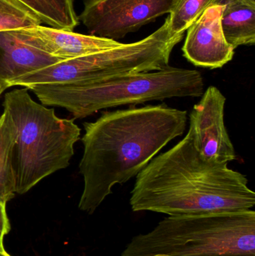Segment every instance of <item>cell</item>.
Masks as SVG:
<instances>
[{
  "label": "cell",
  "instance_id": "cell-1",
  "mask_svg": "<svg viewBox=\"0 0 255 256\" xmlns=\"http://www.w3.org/2000/svg\"><path fill=\"white\" fill-rule=\"evenodd\" d=\"M187 122V111L162 104L106 111L95 122L85 123L79 208L94 213L114 186L136 177L163 148L183 135Z\"/></svg>",
  "mask_w": 255,
  "mask_h": 256
},
{
  "label": "cell",
  "instance_id": "cell-2",
  "mask_svg": "<svg viewBox=\"0 0 255 256\" xmlns=\"http://www.w3.org/2000/svg\"><path fill=\"white\" fill-rule=\"evenodd\" d=\"M130 204L135 212L198 214L252 209L255 194L242 173L205 159L188 130L137 174Z\"/></svg>",
  "mask_w": 255,
  "mask_h": 256
},
{
  "label": "cell",
  "instance_id": "cell-3",
  "mask_svg": "<svg viewBox=\"0 0 255 256\" xmlns=\"http://www.w3.org/2000/svg\"><path fill=\"white\" fill-rule=\"evenodd\" d=\"M121 256H255V212L169 216L135 236Z\"/></svg>",
  "mask_w": 255,
  "mask_h": 256
},
{
  "label": "cell",
  "instance_id": "cell-4",
  "mask_svg": "<svg viewBox=\"0 0 255 256\" xmlns=\"http://www.w3.org/2000/svg\"><path fill=\"white\" fill-rule=\"evenodd\" d=\"M204 80L196 70L171 67L89 84L33 86L42 104L64 108L83 118L102 110L173 98L202 97Z\"/></svg>",
  "mask_w": 255,
  "mask_h": 256
},
{
  "label": "cell",
  "instance_id": "cell-5",
  "mask_svg": "<svg viewBox=\"0 0 255 256\" xmlns=\"http://www.w3.org/2000/svg\"><path fill=\"white\" fill-rule=\"evenodd\" d=\"M28 91L6 93L3 104L15 127L13 167L18 194L67 168L81 132L74 120L58 118L53 109L34 102Z\"/></svg>",
  "mask_w": 255,
  "mask_h": 256
},
{
  "label": "cell",
  "instance_id": "cell-6",
  "mask_svg": "<svg viewBox=\"0 0 255 256\" xmlns=\"http://www.w3.org/2000/svg\"><path fill=\"white\" fill-rule=\"evenodd\" d=\"M152 57L144 40L60 62L18 78L11 86L89 84L151 70Z\"/></svg>",
  "mask_w": 255,
  "mask_h": 256
},
{
  "label": "cell",
  "instance_id": "cell-7",
  "mask_svg": "<svg viewBox=\"0 0 255 256\" xmlns=\"http://www.w3.org/2000/svg\"><path fill=\"white\" fill-rule=\"evenodd\" d=\"M177 0H85L79 19L91 36L117 40L172 12Z\"/></svg>",
  "mask_w": 255,
  "mask_h": 256
},
{
  "label": "cell",
  "instance_id": "cell-8",
  "mask_svg": "<svg viewBox=\"0 0 255 256\" xmlns=\"http://www.w3.org/2000/svg\"><path fill=\"white\" fill-rule=\"evenodd\" d=\"M226 98L217 87L211 86L190 115V131L196 149L207 160L229 164L236 152L225 124Z\"/></svg>",
  "mask_w": 255,
  "mask_h": 256
},
{
  "label": "cell",
  "instance_id": "cell-9",
  "mask_svg": "<svg viewBox=\"0 0 255 256\" xmlns=\"http://www.w3.org/2000/svg\"><path fill=\"white\" fill-rule=\"evenodd\" d=\"M224 8L223 3L211 6L187 28L183 55L194 66L221 68L233 60L235 49L222 27Z\"/></svg>",
  "mask_w": 255,
  "mask_h": 256
},
{
  "label": "cell",
  "instance_id": "cell-10",
  "mask_svg": "<svg viewBox=\"0 0 255 256\" xmlns=\"http://www.w3.org/2000/svg\"><path fill=\"white\" fill-rule=\"evenodd\" d=\"M19 32L28 42L61 61L101 52L121 44L112 39L40 25Z\"/></svg>",
  "mask_w": 255,
  "mask_h": 256
},
{
  "label": "cell",
  "instance_id": "cell-11",
  "mask_svg": "<svg viewBox=\"0 0 255 256\" xmlns=\"http://www.w3.org/2000/svg\"><path fill=\"white\" fill-rule=\"evenodd\" d=\"M60 62L28 42L19 30L0 31V84L4 90L18 78Z\"/></svg>",
  "mask_w": 255,
  "mask_h": 256
},
{
  "label": "cell",
  "instance_id": "cell-12",
  "mask_svg": "<svg viewBox=\"0 0 255 256\" xmlns=\"http://www.w3.org/2000/svg\"><path fill=\"white\" fill-rule=\"evenodd\" d=\"M222 27L227 42L236 49L255 44V0H225Z\"/></svg>",
  "mask_w": 255,
  "mask_h": 256
},
{
  "label": "cell",
  "instance_id": "cell-13",
  "mask_svg": "<svg viewBox=\"0 0 255 256\" xmlns=\"http://www.w3.org/2000/svg\"><path fill=\"white\" fill-rule=\"evenodd\" d=\"M14 140V124L8 112L4 110L0 116V202L4 204L16 194L13 167Z\"/></svg>",
  "mask_w": 255,
  "mask_h": 256
},
{
  "label": "cell",
  "instance_id": "cell-14",
  "mask_svg": "<svg viewBox=\"0 0 255 256\" xmlns=\"http://www.w3.org/2000/svg\"><path fill=\"white\" fill-rule=\"evenodd\" d=\"M32 10L41 22L58 30L73 31L79 24L73 0H19Z\"/></svg>",
  "mask_w": 255,
  "mask_h": 256
},
{
  "label": "cell",
  "instance_id": "cell-15",
  "mask_svg": "<svg viewBox=\"0 0 255 256\" xmlns=\"http://www.w3.org/2000/svg\"><path fill=\"white\" fill-rule=\"evenodd\" d=\"M225 0H177L169 13V31L172 37H184L187 28L214 4H221Z\"/></svg>",
  "mask_w": 255,
  "mask_h": 256
},
{
  "label": "cell",
  "instance_id": "cell-16",
  "mask_svg": "<svg viewBox=\"0 0 255 256\" xmlns=\"http://www.w3.org/2000/svg\"><path fill=\"white\" fill-rule=\"evenodd\" d=\"M40 18L19 0H0V31L37 26Z\"/></svg>",
  "mask_w": 255,
  "mask_h": 256
},
{
  "label": "cell",
  "instance_id": "cell-17",
  "mask_svg": "<svg viewBox=\"0 0 255 256\" xmlns=\"http://www.w3.org/2000/svg\"><path fill=\"white\" fill-rule=\"evenodd\" d=\"M10 230V222L6 213V204L0 202V252H5L3 246L4 236Z\"/></svg>",
  "mask_w": 255,
  "mask_h": 256
},
{
  "label": "cell",
  "instance_id": "cell-18",
  "mask_svg": "<svg viewBox=\"0 0 255 256\" xmlns=\"http://www.w3.org/2000/svg\"><path fill=\"white\" fill-rule=\"evenodd\" d=\"M0 256H10L6 252H0Z\"/></svg>",
  "mask_w": 255,
  "mask_h": 256
},
{
  "label": "cell",
  "instance_id": "cell-19",
  "mask_svg": "<svg viewBox=\"0 0 255 256\" xmlns=\"http://www.w3.org/2000/svg\"><path fill=\"white\" fill-rule=\"evenodd\" d=\"M4 91V88H3L2 86L0 84V96H1V93L3 92Z\"/></svg>",
  "mask_w": 255,
  "mask_h": 256
}]
</instances>
